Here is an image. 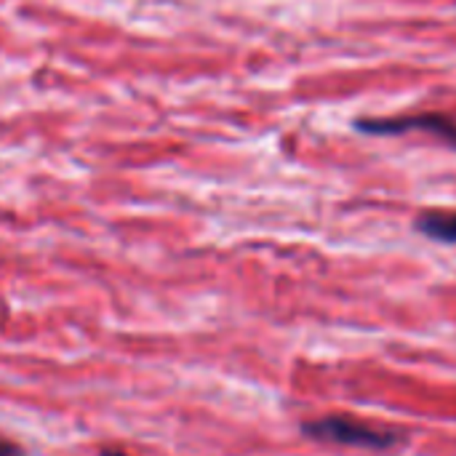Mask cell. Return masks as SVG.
I'll return each instance as SVG.
<instances>
[{
	"label": "cell",
	"mask_w": 456,
	"mask_h": 456,
	"mask_svg": "<svg viewBox=\"0 0 456 456\" xmlns=\"http://www.w3.org/2000/svg\"><path fill=\"white\" fill-rule=\"evenodd\" d=\"M302 430L313 441L353 446V449H371V452H387V449H395L401 444L398 430L369 425L361 419H347V417H323V419L307 422Z\"/></svg>",
	"instance_id": "6da1fadb"
},
{
	"label": "cell",
	"mask_w": 456,
	"mask_h": 456,
	"mask_svg": "<svg viewBox=\"0 0 456 456\" xmlns=\"http://www.w3.org/2000/svg\"><path fill=\"white\" fill-rule=\"evenodd\" d=\"M355 128L366 134H406V131H428L456 144V123L444 115H406V118H371L358 120Z\"/></svg>",
	"instance_id": "7a4b0ae2"
},
{
	"label": "cell",
	"mask_w": 456,
	"mask_h": 456,
	"mask_svg": "<svg viewBox=\"0 0 456 456\" xmlns=\"http://www.w3.org/2000/svg\"><path fill=\"white\" fill-rule=\"evenodd\" d=\"M417 230L433 240L441 243H454L456 246V214H446V211H430L425 216L417 219Z\"/></svg>",
	"instance_id": "3957f363"
},
{
	"label": "cell",
	"mask_w": 456,
	"mask_h": 456,
	"mask_svg": "<svg viewBox=\"0 0 456 456\" xmlns=\"http://www.w3.org/2000/svg\"><path fill=\"white\" fill-rule=\"evenodd\" d=\"M0 456H24V449L11 444L8 438H0Z\"/></svg>",
	"instance_id": "277c9868"
},
{
	"label": "cell",
	"mask_w": 456,
	"mask_h": 456,
	"mask_svg": "<svg viewBox=\"0 0 456 456\" xmlns=\"http://www.w3.org/2000/svg\"><path fill=\"white\" fill-rule=\"evenodd\" d=\"M102 456H126V454H110V452H102Z\"/></svg>",
	"instance_id": "5b68a950"
}]
</instances>
